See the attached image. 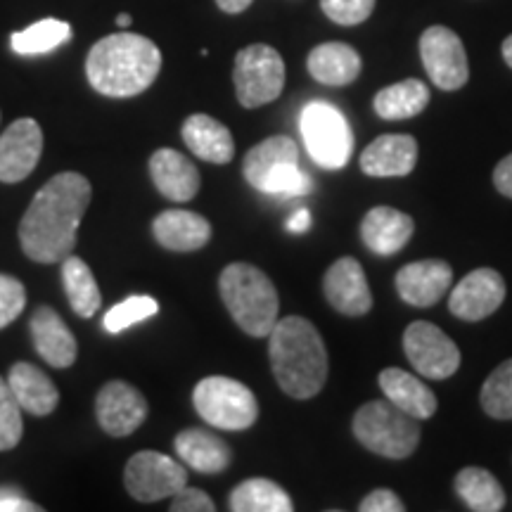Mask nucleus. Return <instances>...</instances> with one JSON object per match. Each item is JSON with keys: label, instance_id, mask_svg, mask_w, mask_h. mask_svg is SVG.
Instances as JSON below:
<instances>
[{"label": "nucleus", "instance_id": "nucleus-1", "mask_svg": "<svg viewBox=\"0 0 512 512\" xmlns=\"http://www.w3.org/2000/svg\"><path fill=\"white\" fill-rule=\"evenodd\" d=\"M91 197V183L83 174L64 171L50 178L36 192L19 223V245L24 254L38 264L67 259L76 247V233Z\"/></svg>", "mask_w": 512, "mask_h": 512}, {"label": "nucleus", "instance_id": "nucleus-2", "mask_svg": "<svg viewBox=\"0 0 512 512\" xmlns=\"http://www.w3.org/2000/svg\"><path fill=\"white\" fill-rule=\"evenodd\" d=\"M275 382L292 399H313L328 380V349L311 320L287 316L268 335Z\"/></svg>", "mask_w": 512, "mask_h": 512}, {"label": "nucleus", "instance_id": "nucleus-3", "mask_svg": "<svg viewBox=\"0 0 512 512\" xmlns=\"http://www.w3.org/2000/svg\"><path fill=\"white\" fill-rule=\"evenodd\" d=\"M162 69V53L140 34H112L100 38L86 60L88 83L107 98H133L155 83Z\"/></svg>", "mask_w": 512, "mask_h": 512}, {"label": "nucleus", "instance_id": "nucleus-4", "mask_svg": "<svg viewBox=\"0 0 512 512\" xmlns=\"http://www.w3.org/2000/svg\"><path fill=\"white\" fill-rule=\"evenodd\" d=\"M219 292L223 304L242 332L249 337H268L278 323L280 299L278 290L264 271L252 264L226 266L219 278Z\"/></svg>", "mask_w": 512, "mask_h": 512}, {"label": "nucleus", "instance_id": "nucleus-5", "mask_svg": "<svg viewBox=\"0 0 512 512\" xmlns=\"http://www.w3.org/2000/svg\"><path fill=\"white\" fill-rule=\"evenodd\" d=\"M242 176L252 188L275 197H304L313 181L299 169V145L287 136H273L254 145L242 162Z\"/></svg>", "mask_w": 512, "mask_h": 512}, {"label": "nucleus", "instance_id": "nucleus-6", "mask_svg": "<svg viewBox=\"0 0 512 512\" xmlns=\"http://www.w3.org/2000/svg\"><path fill=\"white\" fill-rule=\"evenodd\" d=\"M354 437L368 451L389 460L411 458L420 444L418 420L392 401H370L354 415Z\"/></svg>", "mask_w": 512, "mask_h": 512}, {"label": "nucleus", "instance_id": "nucleus-7", "mask_svg": "<svg viewBox=\"0 0 512 512\" xmlns=\"http://www.w3.org/2000/svg\"><path fill=\"white\" fill-rule=\"evenodd\" d=\"M192 406L207 425L228 432L249 430L259 420V401L252 389L226 375H211L197 382Z\"/></svg>", "mask_w": 512, "mask_h": 512}, {"label": "nucleus", "instance_id": "nucleus-8", "mask_svg": "<svg viewBox=\"0 0 512 512\" xmlns=\"http://www.w3.org/2000/svg\"><path fill=\"white\" fill-rule=\"evenodd\" d=\"M304 145L311 159L323 169H344L354 150V133L347 117L330 102H311L299 117Z\"/></svg>", "mask_w": 512, "mask_h": 512}, {"label": "nucleus", "instance_id": "nucleus-9", "mask_svg": "<svg viewBox=\"0 0 512 512\" xmlns=\"http://www.w3.org/2000/svg\"><path fill=\"white\" fill-rule=\"evenodd\" d=\"M235 95L247 110L264 107L278 100L285 88V62L280 53L266 43L242 48L233 69Z\"/></svg>", "mask_w": 512, "mask_h": 512}, {"label": "nucleus", "instance_id": "nucleus-10", "mask_svg": "<svg viewBox=\"0 0 512 512\" xmlns=\"http://www.w3.org/2000/svg\"><path fill=\"white\" fill-rule=\"evenodd\" d=\"M124 486L136 501L155 503L174 498L183 486H188V470L159 451H140L126 463Z\"/></svg>", "mask_w": 512, "mask_h": 512}, {"label": "nucleus", "instance_id": "nucleus-11", "mask_svg": "<svg viewBox=\"0 0 512 512\" xmlns=\"http://www.w3.org/2000/svg\"><path fill=\"white\" fill-rule=\"evenodd\" d=\"M403 351L418 375L427 380H446L460 368V349L446 332L427 320H415L403 332Z\"/></svg>", "mask_w": 512, "mask_h": 512}, {"label": "nucleus", "instance_id": "nucleus-12", "mask_svg": "<svg viewBox=\"0 0 512 512\" xmlns=\"http://www.w3.org/2000/svg\"><path fill=\"white\" fill-rule=\"evenodd\" d=\"M420 57L425 72L441 91H458L470 79V64L463 41L453 29L430 27L420 36Z\"/></svg>", "mask_w": 512, "mask_h": 512}, {"label": "nucleus", "instance_id": "nucleus-13", "mask_svg": "<svg viewBox=\"0 0 512 512\" xmlns=\"http://www.w3.org/2000/svg\"><path fill=\"white\" fill-rule=\"evenodd\" d=\"M150 406L133 384L112 380L100 389L95 399V418L110 437H128L147 420Z\"/></svg>", "mask_w": 512, "mask_h": 512}, {"label": "nucleus", "instance_id": "nucleus-14", "mask_svg": "<svg viewBox=\"0 0 512 512\" xmlns=\"http://www.w3.org/2000/svg\"><path fill=\"white\" fill-rule=\"evenodd\" d=\"M505 299V280L494 268H477L467 273L448 297V309L460 320L475 323L501 309Z\"/></svg>", "mask_w": 512, "mask_h": 512}, {"label": "nucleus", "instance_id": "nucleus-15", "mask_svg": "<svg viewBox=\"0 0 512 512\" xmlns=\"http://www.w3.org/2000/svg\"><path fill=\"white\" fill-rule=\"evenodd\" d=\"M43 152V131L36 119H17L0 136V181L19 183L38 166Z\"/></svg>", "mask_w": 512, "mask_h": 512}, {"label": "nucleus", "instance_id": "nucleus-16", "mask_svg": "<svg viewBox=\"0 0 512 512\" xmlns=\"http://www.w3.org/2000/svg\"><path fill=\"white\" fill-rule=\"evenodd\" d=\"M323 294L332 309L344 316H366L373 309L366 271L354 256H342L328 268L323 278Z\"/></svg>", "mask_w": 512, "mask_h": 512}, {"label": "nucleus", "instance_id": "nucleus-17", "mask_svg": "<svg viewBox=\"0 0 512 512\" xmlns=\"http://www.w3.org/2000/svg\"><path fill=\"white\" fill-rule=\"evenodd\" d=\"M453 283V268L448 261L425 259L406 264L396 273V292L406 304L427 309L434 306L448 292Z\"/></svg>", "mask_w": 512, "mask_h": 512}, {"label": "nucleus", "instance_id": "nucleus-18", "mask_svg": "<svg viewBox=\"0 0 512 512\" xmlns=\"http://www.w3.org/2000/svg\"><path fill=\"white\" fill-rule=\"evenodd\" d=\"M31 339L38 356L53 368H72L76 356H79V342L74 332L67 328V323L60 318V313L50 306H38L34 316L29 320Z\"/></svg>", "mask_w": 512, "mask_h": 512}, {"label": "nucleus", "instance_id": "nucleus-19", "mask_svg": "<svg viewBox=\"0 0 512 512\" xmlns=\"http://www.w3.org/2000/svg\"><path fill=\"white\" fill-rule=\"evenodd\" d=\"M418 164V143L406 133L375 138L361 155V171L370 178L408 176Z\"/></svg>", "mask_w": 512, "mask_h": 512}, {"label": "nucleus", "instance_id": "nucleus-20", "mask_svg": "<svg viewBox=\"0 0 512 512\" xmlns=\"http://www.w3.org/2000/svg\"><path fill=\"white\" fill-rule=\"evenodd\" d=\"M415 223L408 214L392 207H373L361 221V240L377 256L401 252L413 238Z\"/></svg>", "mask_w": 512, "mask_h": 512}, {"label": "nucleus", "instance_id": "nucleus-21", "mask_svg": "<svg viewBox=\"0 0 512 512\" xmlns=\"http://www.w3.org/2000/svg\"><path fill=\"white\" fill-rule=\"evenodd\" d=\"M150 176L155 188L171 202H188L200 192V171L171 147H162L150 157Z\"/></svg>", "mask_w": 512, "mask_h": 512}, {"label": "nucleus", "instance_id": "nucleus-22", "mask_svg": "<svg viewBox=\"0 0 512 512\" xmlns=\"http://www.w3.org/2000/svg\"><path fill=\"white\" fill-rule=\"evenodd\" d=\"M152 235L169 252H197L211 240V223L195 211L169 209L152 221Z\"/></svg>", "mask_w": 512, "mask_h": 512}, {"label": "nucleus", "instance_id": "nucleus-23", "mask_svg": "<svg viewBox=\"0 0 512 512\" xmlns=\"http://www.w3.org/2000/svg\"><path fill=\"white\" fill-rule=\"evenodd\" d=\"M377 382H380L384 399L392 401L396 408H401L418 422L430 420L437 413V394L418 380V375L406 373L401 368H384Z\"/></svg>", "mask_w": 512, "mask_h": 512}, {"label": "nucleus", "instance_id": "nucleus-24", "mask_svg": "<svg viewBox=\"0 0 512 512\" xmlns=\"http://www.w3.org/2000/svg\"><path fill=\"white\" fill-rule=\"evenodd\" d=\"M183 140L195 157L209 164H228L235 157L233 133L209 114H192L183 121Z\"/></svg>", "mask_w": 512, "mask_h": 512}, {"label": "nucleus", "instance_id": "nucleus-25", "mask_svg": "<svg viewBox=\"0 0 512 512\" xmlns=\"http://www.w3.org/2000/svg\"><path fill=\"white\" fill-rule=\"evenodd\" d=\"M174 446L183 465H190L202 475H219L230 465V446L202 427H190L176 434Z\"/></svg>", "mask_w": 512, "mask_h": 512}, {"label": "nucleus", "instance_id": "nucleus-26", "mask_svg": "<svg viewBox=\"0 0 512 512\" xmlns=\"http://www.w3.org/2000/svg\"><path fill=\"white\" fill-rule=\"evenodd\" d=\"M309 74L323 86H349L361 76L363 62L349 43H320L306 60Z\"/></svg>", "mask_w": 512, "mask_h": 512}, {"label": "nucleus", "instance_id": "nucleus-27", "mask_svg": "<svg viewBox=\"0 0 512 512\" xmlns=\"http://www.w3.org/2000/svg\"><path fill=\"white\" fill-rule=\"evenodd\" d=\"M8 384L12 394L17 396L22 411L38 415V418L53 413L57 403H60V392H57L55 382L43 370H38L27 361H19L10 368Z\"/></svg>", "mask_w": 512, "mask_h": 512}, {"label": "nucleus", "instance_id": "nucleus-28", "mask_svg": "<svg viewBox=\"0 0 512 512\" xmlns=\"http://www.w3.org/2000/svg\"><path fill=\"white\" fill-rule=\"evenodd\" d=\"M430 105V88L418 79H406L382 88L375 95V114L384 121H403L418 117Z\"/></svg>", "mask_w": 512, "mask_h": 512}, {"label": "nucleus", "instance_id": "nucleus-29", "mask_svg": "<svg viewBox=\"0 0 512 512\" xmlns=\"http://www.w3.org/2000/svg\"><path fill=\"white\" fill-rule=\"evenodd\" d=\"M62 285L64 294H67L69 306L76 316L93 318L102 306V294L98 287V280L88 264L79 256L69 254L62 261Z\"/></svg>", "mask_w": 512, "mask_h": 512}, {"label": "nucleus", "instance_id": "nucleus-30", "mask_svg": "<svg viewBox=\"0 0 512 512\" xmlns=\"http://www.w3.org/2000/svg\"><path fill=\"white\" fill-rule=\"evenodd\" d=\"M228 508L233 512H292V498L273 479H245L230 491Z\"/></svg>", "mask_w": 512, "mask_h": 512}, {"label": "nucleus", "instance_id": "nucleus-31", "mask_svg": "<svg viewBox=\"0 0 512 512\" xmlns=\"http://www.w3.org/2000/svg\"><path fill=\"white\" fill-rule=\"evenodd\" d=\"M456 494L475 512H498L505 508V491L484 467H463L456 477Z\"/></svg>", "mask_w": 512, "mask_h": 512}, {"label": "nucleus", "instance_id": "nucleus-32", "mask_svg": "<svg viewBox=\"0 0 512 512\" xmlns=\"http://www.w3.org/2000/svg\"><path fill=\"white\" fill-rule=\"evenodd\" d=\"M69 38H72V27L62 19L48 17L31 24L24 31L12 34L10 41L17 55H46L50 50L60 48L62 43H67Z\"/></svg>", "mask_w": 512, "mask_h": 512}, {"label": "nucleus", "instance_id": "nucleus-33", "mask_svg": "<svg viewBox=\"0 0 512 512\" xmlns=\"http://www.w3.org/2000/svg\"><path fill=\"white\" fill-rule=\"evenodd\" d=\"M479 401L491 418L512 420V358L486 377Z\"/></svg>", "mask_w": 512, "mask_h": 512}, {"label": "nucleus", "instance_id": "nucleus-34", "mask_svg": "<svg viewBox=\"0 0 512 512\" xmlns=\"http://www.w3.org/2000/svg\"><path fill=\"white\" fill-rule=\"evenodd\" d=\"M159 304L152 297H145V294H136V297H128L124 302L112 306L110 311L105 313V330L112 332V335H119L131 325L143 323V320L157 316Z\"/></svg>", "mask_w": 512, "mask_h": 512}, {"label": "nucleus", "instance_id": "nucleus-35", "mask_svg": "<svg viewBox=\"0 0 512 512\" xmlns=\"http://www.w3.org/2000/svg\"><path fill=\"white\" fill-rule=\"evenodd\" d=\"M22 406L12 394L8 380L0 377V451H10L22 441Z\"/></svg>", "mask_w": 512, "mask_h": 512}, {"label": "nucleus", "instance_id": "nucleus-36", "mask_svg": "<svg viewBox=\"0 0 512 512\" xmlns=\"http://www.w3.org/2000/svg\"><path fill=\"white\" fill-rule=\"evenodd\" d=\"M377 0H320L325 17L342 27H356L373 15Z\"/></svg>", "mask_w": 512, "mask_h": 512}, {"label": "nucleus", "instance_id": "nucleus-37", "mask_svg": "<svg viewBox=\"0 0 512 512\" xmlns=\"http://www.w3.org/2000/svg\"><path fill=\"white\" fill-rule=\"evenodd\" d=\"M27 306V290L19 283L15 275L0 273V330L8 328L12 320Z\"/></svg>", "mask_w": 512, "mask_h": 512}, {"label": "nucleus", "instance_id": "nucleus-38", "mask_svg": "<svg viewBox=\"0 0 512 512\" xmlns=\"http://www.w3.org/2000/svg\"><path fill=\"white\" fill-rule=\"evenodd\" d=\"M216 503L211 501L209 494L202 489H192V486H183L174 496L171 503V512H214Z\"/></svg>", "mask_w": 512, "mask_h": 512}, {"label": "nucleus", "instance_id": "nucleus-39", "mask_svg": "<svg viewBox=\"0 0 512 512\" xmlns=\"http://www.w3.org/2000/svg\"><path fill=\"white\" fill-rule=\"evenodd\" d=\"M361 512H403L406 505L401 503V498L394 494L392 489H375L358 503Z\"/></svg>", "mask_w": 512, "mask_h": 512}, {"label": "nucleus", "instance_id": "nucleus-40", "mask_svg": "<svg viewBox=\"0 0 512 512\" xmlns=\"http://www.w3.org/2000/svg\"><path fill=\"white\" fill-rule=\"evenodd\" d=\"M41 512L36 503H31L12 486H0V512Z\"/></svg>", "mask_w": 512, "mask_h": 512}, {"label": "nucleus", "instance_id": "nucleus-41", "mask_svg": "<svg viewBox=\"0 0 512 512\" xmlns=\"http://www.w3.org/2000/svg\"><path fill=\"white\" fill-rule=\"evenodd\" d=\"M494 185L501 195L510 197L512 200V155L498 162V166L494 169Z\"/></svg>", "mask_w": 512, "mask_h": 512}, {"label": "nucleus", "instance_id": "nucleus-42", "mask_svg": "<svg viewBox=\"0 0 512 512\" xmlns=\"http://www.w3.org/2000/svg\"><path fill=\"white\" fill-rule=\"evenodd\" d=\"M309 228H311V211L309 209H297L290 219H287V230H290V233H306Z\"/></svg>", "mask_w": 512, "mask_h": 512}, {"label": "nucleus", "instance_id": "nucleus-43", "mask_svg": "<svg viewBox=\"0 0 512 512\" xmlns=\"http://www.w3.org/2000/svg\"><path fill=\"white\" fill-rule=\"evenodd\" d=\"M254 0H216V5L228 15H238V12H245Z\"/></svg>", "mask_w": 512, "mask_h": 512}, {"label": "nucleus", "instance_id": "nucleus-44", "mask_svg": "<svg viewBox=\"0 0 512 512\" xmlns=\"http://www.w3.org/2000/svg\"><path fill=\"white\" fill-rule=\"evenodd\" d=\"M503 60H505V64H508V67L512 69V36H508L503 41Z\"/></svg>", "mask_w": 512, "mask_h": 512}, {"label": "nucleus", "instance_id": "nucleus-45", "mask_svg": "<svg viewBox=\"0 0 512 512\" xmlns=\"http://www.w3.org/2000/svg\"><path fill=\"white\" fill-rule=\"evenodd\" d=\"M117 24H119V27H131V24H133V17H131V15H126V12H121V15L117 17Z\"/></svg>", "mask_w": 512, "mask_h": 512}]
</instances>
